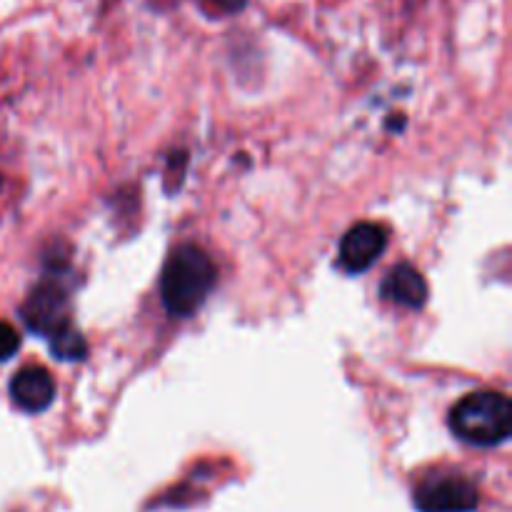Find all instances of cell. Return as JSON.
I'll return each mask as SVG.
<instances>
[{"instance_id":"obj_1","label":"cell","mask_w":512,"mask_h":512,"mask_svg":"<svg viewBox=\"0 0 512 512\" xmlns=\"http://www.w3.org/2000/svg\"><path fill=\"white\" fill-rule=\"evenodd\" d=\"M215 285V265L198 245H180L170 253L160 275V298L173 318H190L208 300Z\"/></svg>"},{"instance_id":"obj_2","label":"cell","mask_w":512,"mask_h":512,"mask_svg":"<svg viewBox=\"0 0 512 512\" xmlns=\"http://www.w3.org/2000/svg\"><path fill=\"white\" fill-rule=\"evenodd\" d=\"M450 430L475 448H495L510 438L512 405L503 393L465 395L450 410Z\"/></svg>"},{"instance_id":"obj_3","label":"cell","mask_w":512,"mask_h":512,"mask_svg":"<svg viewBox=\"0 0 512 512\" xmlns=\"http://www.w3.org/2000/svg\"><path fill=\"white\" fill-rule=\"evenodd\" d=\"M478 503L475 483L458 473L430 475L415 490V508L420 512H475Z\"/></svg>"},{"instance_id":"obj_4","label":"cell","mask_w":512,"mask_h":512,"mask_svg":"<svg viewBox=\"0 0 512 512\" xmlns=\"http://www.w3.org/2000/svg\"><path fill=\"white\" fill-rule=\"evenodd\" d=\"M25 325L40 335H53L63 325H68V285H63L60 275L48 273L33 290L20 308Z\"/></svg>"},{"instance_id":"obj_5","label":"cell","mask_w":512,"mask_h":512,"mask_svg":"<svg viewBox=\"0 0 512 512\" xmlns=\"http://www.w3.org/2000/svg\"><path fill=\"white\" fill-rule=\"evenodd\" d=\"M388 233L378 223H358L340 240V265L348 273H363L383 255Z\"/></svg>"},{"instance_id":"obj_6","label":"cell","mask_w":512,"mask_h":512,"mask_svg":"<svg viewBox=\"0 0 512 512\" xmlns=\"http://www.w3.org/2000/svg\"><path fill=\"white\" fill-rule=\"evenodd\" d=\"M10 398L25 413H43L53 403L55 383L48 370L30 365V368L18 370V375L10 380Z\"/></svg>"},{"instance_id":"obj_7","label":"cell","mask_w":512,"mask_h":512,"mask_svg":"<svg viewBox=\"0 0 512 512\" xmlns=\"http://www.w3.org/2000/svg\"><path fill=\"white\" fill-rule=\"evenodd\" d=\"M380 293L388 303L400 305V308L418 310L428 303V283L420 275L418 268L408 263H400L385 275L383 285H380Z\"/></svg>"},{"instance_id":"obj_8","label":"cell","mask_w":512,"mask_h":512,"mask_svg":"<svg viewBox=\"0 0 512 512\" xmlns=\"http://www.w3.org/2000/svg\"><path fill=\"white\" fill-rule=\"evenodd\" d=\"M50 350H53V355L58 360H83L85 353H88V343L68 323L50 335Z\"/></svg>"},{"instance_id":"obj_9","label":"cell","mask_w":512,"mask_h":512,"mask_svg":"<svg viewBox=\"0 0 512 512\" xmlns=\"http://www.w3.org/2000/svg\"><path fill=\"white\" fill-rule=\"evenodd\" d=\"M20 348V335L15 333L13 325L0 323V363L8 358H13Z\"/></svg>"},{"instance_id":"obj_10","label":"cell","mask_w":512,"mask_h":512,"mask_svg":"<svg viewBox=\"0 0 512 512\" xmlns=\"http://www.w3.org/2000/svg\"><path fill=\"white\" fill-rule=\"evenodd\" d=\"M215 5H218L220 10H225V13H235V10L243 8L245 0H215Z\"/></svg>"}]
</instances>
